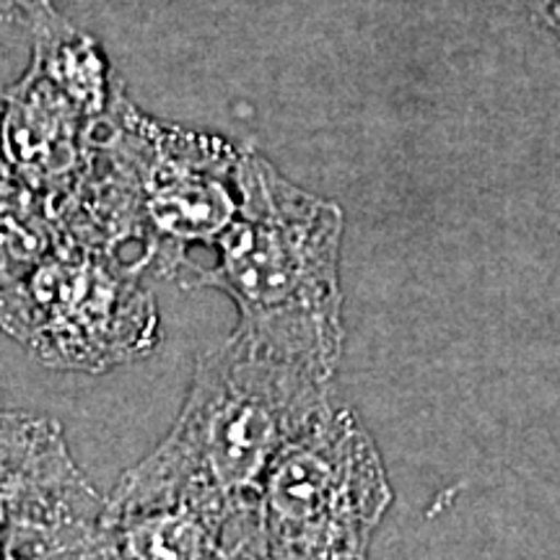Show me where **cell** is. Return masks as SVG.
Here are the masks:
<instances>
[{"label":"cell","instance_id":"2","mask_svg":"<svg viewBox=\"0 0 560 560\" xmlns=\"http://www.w3.org/2000/svg\"><path fill=\"white\" fill-rule=\"evenodd\" d=\"M240 210L215 262L187 265L182 289H215L240 312L236 335L335 380L342 355V210L301 190L257 153L240 161Z\"/></svg>","mask_w":560,"mask_h":560},{"label":"cell","instance_id":"8","mask_svg":"<svg viewBox=\"0 0 560 560\" xmlns=\"http://www.w3.org/2000/svg\"><path fill=\"white\" fill-rule=\"evenodd\" d=\"M0 560H37V558L21 556V552L9 550V548H5V545H0Z\"/></svg>","mask_w":560,"mask_h":560},{"label":"cell","instance_id":"1","mask_svg":"<svg viewBox=\"0 0 560 560\" xmlns=\"http://www.w3.org/2000/svg\"><path fill=\"white\" fill-rule=\"evenodd\" d=\"M332 382L234 332L200 355L172 429L104 495L102 514L192 501L260 522L272 459L335 402Z\"/></svg>","mask_w":560,"mask_h":560},{"label":"cell","instance_id":"7","mask_svg":"<svg viewBox=\"0 0 560 560\" xmlns=\"http://www.w3.org/2000/svg\"><path fill=\"white\" fill-rule=\"evenodd\" d=\"M535 5L542 13V19L560 32V0H535Z\"/></svg>","mask_w":560,"mask_h":560},{"label":"cell","instance_id":"3","mask_svg":"<svg viewBox=\"0 0 560 560\" xmlns=\"http://www.w3.org/2000/svg\"><path fill=\"white\" fill-rule=\"evenodd\" d=\"M392 501L380 446L359 412L332 402L278 452L265 475V560H369Z\"/></svg>","mask_w":560,"mask_h":560},{"label":"cell","instance_id":"5","mask_svg":"<svg viewBox=\"0 0 560 560\" xmlns=\"http://www.w3.org/2000/svg\"><path fill=\"white\" fill-rule=\"evenodd\" d=\"M102 511L58 420L0 410V545L37 560L79 552Z\"/></svg>","mask_w":560,"mask_h":560},{"label":"cell","instance_id":"6","mask_svg":"<svg viewBox=\"0 0 560 560\" xmlns=\"http://www.w3.org/2000/svg\"><path fill=\"white\" fill-rule=\"evenodd\" d=\"M79 560H265L262 529L226 509L177 501L102 514Z\"/></svg>","mask_w":560,"mask_h":560},{"label":"cell","instance_id":"4","mask_svg":"<svg viewBox=\"0 0 560 560\" xmlns=\"http://www.w3.org/2000/svg\"><path fill=\"white\" fill-rule=\"evenodd\" d=\"M159 327L136 268L66 240L0 291V330L52 369L102 374L140 361L156 348Z\"/></svg>","mask_w":560,"mask_h":560}]
</instances>
